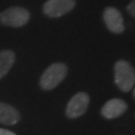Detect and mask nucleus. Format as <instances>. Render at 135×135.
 I'll return each mask as SVG.
<instances>
[{"mask_svg":"<svg viewBox=\"0 0 135 135\" xmlns=\"http://www.w3.org/2000/svg\"><path fill=\"white\" fill-rule=\"evenodd\" d=\"M114 78L120 90L129 91L135 83V69L125 60H118L114 66Z\"/></svg>","mask_w":135,"mask_h":135,"instance_id":"1","label":"nucleus"},{"mask_svg":"<svg viewBox=\"0 0 135 135\" xmlns=\"http://www.w3.org/2000/svg\"><path fill=\"white\" fill-rule=\"evenodd\" d=\"M67 74V66L64 63L50 65L40 78V86L44 90H52L59 85Z\"/></svg>","mask_w":135,"mask_h":135,"instance_id":"2","label":"nucleus"},{"mask_svg":"<svg viewBox=\"0 0 135 135\" xmlns=\"http://www.w3.org/2000/svg\"><path fill=\"white\" fill-rule=\"evenodd\" d=\"M30 19V13L22 7H10L0 12V23L11 27H21Z\"/></svg>","mask_w":135,"mask_h":135,"instance_id":"3","label":"nucleus"},{"mask_svg":"<svg viewBox=\"0 0 135 135\" xmlns=\"http://www.w3.org/2000/svg\"><path fill=\"white\" fill-rule=\"evenodd\" d=\"M75 3V0H47L43 5V12L52 18L60 17L70 12Z\"/></svg>","mask_w":135,"mask_h":135,"instance_id":"4","label":"nucleus"},{"mask_svg":"<svg viewBox=\"0 0 135 135\" xmlns=\"http://www.w3.org/2000/svg\"><path fill=\"white\" fill-rule=\"evenodd\" d=\"M89 105V96L85 92L75 94L68 102L66 107V115L69 118H77L86 112Z\"/></svg>","mask_w":135,"mask_h":135,"instance_id":"5","label":"nucleus"},{"mask_svg":"<svg viewBox=\"0 0 135 135\" xmlns=\"http://www.w3.org/2000/svg\"><path fill=\"white\" fill-rule=\"evenodd\" d=\"M103 20L106 24L107 28L111 32L116 34L122 33L124 31L123 17L120 11L114 7H107L103 12Z\"/></svg>","mask_w":135,"mask_h":135,"instance_id":"6","label":"nucleus"},{"mask_svg":"<svg viewBox=\"0 0 135 135\" xmlns=\"http://www.w3.org/2000/svg\"><path fill=\"white\" fill-rule=\"evenodd\" d=\"M127 110V104L125 101L119 98L110 99L103 105L101 109V114L107 119H113L121 116Z\"/></svg>","mask_w":135,"mask_h":135,"instance_id":"7","label":"nucleus"},{"mask_svg":"<svg viewBox=\"0 0 135 135\" xmlns=\"http://www.w3.org/2000/svg\"><path fill=\"white\" fill-rule=\"evenodd\" d=\"M20 119L19 112L7 103L0 102V123L5 125L16 124Z\"/></svg>","mask_w":135,"mask_h":135,"instance_id":"8","label":"nucleus"},{"mask_svg":"<svg viewBox=\"0 0 135 135\" xmlns=\"http://www.w3.org/2000/svg\"><path fill=\"white\" fill-rule=\"evenodd\" d=\"M15 61V54L11 50L0 51V79L5 76Z\"/></svg>","mask_w":135,"mask_h":135,"instance_id":"9","label":"nucleus"},{"mask_svg":"<svg viewBox=\"0 0 135 135\" xmlns=\"http://www.w3.org/2000/svg\"><path fill=\"white\" fill-rule=\"evenodd\" d=\"M127 11L129 12V14L133 18H135V0L131 1L130 3L128 4V6H127Z\"/></svg>","mask_w":135,"mask_h":135,"instance_id":"10","label":"nucleus"},{"mask_svg":"<svg viewBox=\"0 0 135 135\" xmlns=\"http://www.w3.org/2000/svg\"><path fill=\"white\" fill-rule=\"evenodd\" d=\"M0 135H16L15 133H13L12 131L6 130V129H2L0 128Z\"/></svg>","mask_w":135,"mask_h":135,"instance_id":"11","label":"nucleus"},{"mask_svg":"<svg viewBox=\"0 0 135 135\" xmlns=\"http://www.w3.org/2000/svg\"><path fill=\"white\" fill-rule=\"evenodd\" d=\"M133 93H134V97H135V89H134V91H133Z\"/></svg>","mask_w":135,"mask_h":135,"instance_id":"12","label":"nucleus"}]
</instances>
